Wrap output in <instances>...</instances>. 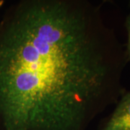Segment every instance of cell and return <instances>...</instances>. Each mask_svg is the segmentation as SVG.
Masks as SVG:
<instances>
[{
    "label": "cell",
    "instance_id": "obj_1",
    "mask_svg": "<svg viewBox=\"0 0 130 130\" xmlns=\"http://www.w3.org/2000/svg\"><path fill=\"white\" fill-rule=\"evenodd\" d=\"M127 61L100 5L12 4L0 20V130H86L125 93Z\"/></svg>",
    "mask_w": 130,
    "mask_h": 130
},
{
    "label": "cell",
    "instance_id": "obj_2",
    "mask_svg": "<svg viewBox=\"0 0 130 130\" xmlns=\"http://www.w3.org/2000/svg\"><path fill=\"white\" fill-rule=\"evenodd\" d=\"M101 130H130V91L124 93Z\"/></svg>",
    "mask_w": 130,
    "mask_h": 130
},
{
    "label": "cell",
    "instance_id": "obj_3",
    "mask_svg": "<svg viewBox=\"0 0 130 130\" xmlns=\"http://www.w3.org/2000/svg\"><path fill=\"white\" fill-rule=\"evenodd\" d=\"M126 28L127 30V35H128V41H127V45H126V56L128 61H130V14L128 15L126 20Z\"/></svg>",
    "mask_w": 130,
    "mask_h": 130
},
{
    "label": "cell",
    "instance_id": "obj_4",
    "mask_svg": "<svg viewBox=\"0 0 130 130\" xmlns=\"http://www.w3.org/2000/svg\"><path fill=\"white\" fill-rule=\"evenodd\" d=\"M5 5V1L4 0H0V11L2 8V7Z\"/></svg>",
    "mask_w": 130,
    "mask_h": 130
}]
</instances>
